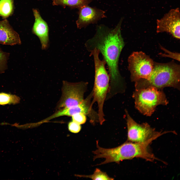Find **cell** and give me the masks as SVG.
<instances>
[{
  "instance_id": "cell-1",
  "label": "cell",
  "mask_w": 180,
  "mask_h": 180,
  "mask_svg": "<svg viewBox=\"0 0 180 180\" xmlns=\"http://www.w3.org/2000/svg\"><path fill=\"white\" fill-rule=\"evenodd\" d=\"M122 20V18L113 28L103 25L98 26L94 36L85 44L89 52L96 49L102 54L108 68L110 82L108 92L112 94L120 92L123 84L118 67L120 56L125 45L121 31Z\"/></svg>"
},
{
  "instance_id": "cell-2",
  "label": "cell",
  "mask_w": 180,
  "mask_h": 180,
  "mask_svg": "<svg viewBox=\"0 0 180 180\" xmlns=\"http://www.w3.org/2000/svg\"><path fill=\"white\" fill-rule=\"evenodd\" d=\"M180 66L174 60L166 63L154 62L153 71L147 80L135 82L136 89L152 86L160 89L166 87L179 88Z\"/></svg>"
},
{
  "instance_id": "cell-3",
  "label": "cell",
  "mask_w": 180,
  "mask_h": 180,
  "mask_svg": "<svg viewBox=\"0 0 180 180\" xmlns=\"http://www.w3.org/2000/svg\"><path fill=\"white\" fill-rule=\"evenodd\" d=\"M97 149L92 152L94 160L97 158H104V161L97 164L99 165L111 162L119 164L123 160L134 158H143L146 154V149L142 143L128 141L116 148H106L100 147L98 141H96Z\"/></svg>"
},
{
  "instance_id": "cell-4",
  "label": "cell",
  "mask_w": 180,
  "mask_h": 180,
  "mask_svg": "<svg viewBox=\"0 0 180 180\" xmlns=\"http://www.w3.org/2000/svg\"><path fill=\"white\" fill-rule=\"evenodd\" d=\"M90 55L93 57L95 68V76L93 92V100L91 106L96 102L98 107L99 122L102 125L105 120L103 112L104 102L108 91L110 78L105 68V61L99 57L100 52L94 49Z\"/></svg>"
},
{
  "instance_id": "cell-5",
  "label": "cell",
  "mask_w": 180,
  "mask_h": 180,
  "mask_svg": "<svg viewBox=\"0 0 180 180\" xmlns=\"http://www.w3.org/2000/svg\"><path fill=\"white\" fill-rule=\"evenodd\" d=\"M133 96L136 108L146 116H150L158 106L168 103L164 92L152 86L136 89Z\"/></svg>"
},
{
  "instance_id": "cell-6",
  "label": "cell",
  "mask_w": 180,
  "mask_h": 180,
  "mask_svg": "<svg viewBox=\"0 0 180 180\" xmlns=\"http://www.w3.org/2000/svg\"><path fill=\"white\" fill-rule=\"evenodd\" d=\"M128 62L132 81L135 82L149 78L153 70L154 62L149 56L142 51L134 52L128 57Z\"/></svg>"
},
{
  "instance_id": "cell-7",
  "label": "cell",
  "mask_w": 180,
  "mask_h": 180,
  "mask_svg": "<svg viewBox=\"0 0 180 180\" xmlns=\"http://www.w3.org/2000/svg\"><path fill=\"white\" fill-rule=\"evenodd\" d=\"M88 85L87 82H84L74 83L63 81L62 96L56 110L75 106L81 103L84 99Z\"/></svg>"
},
{
  "instance_id": "cell-8",
  "label": "cell",
  "mask_w": 180,
  "mask_h": 180,
  "mask_svg": "<svg viewBox=\"0 0 180 180\" xmlns=\"http://www.w3.org/2000/svg\"><path fill=\"white\" fill-rule=\"evenodd\" d=\"M127 119L128 141L134 142H142L153 138H157L162 134L170 132L156 131L148 124H140L136 122L125 110Z\"/></svg>"
},
{
  "instance_id": "cell-9",
  "label": "cell",
  "mask_w": 180,
  "mask_h": 180,
  "mask_svg": "<svg viewBox=\"0 0 180 180\" xmlns=\"http://www.w3.org/2000/svg\"><path fill=\"white\" fill-rule=\"evenodd\" d=\"M180 15L179 8L170 10L162 18L157 20L156 32H167L174 38L179 40Z\"/></svg>"
},
{
  "instance_id": "cell-10",
  "label": "cell",
  "mask_w": 180,
  "mask_h": 180,
  "mask_svg": "<svg viewBox=\"0 0 180 180\" xmlns=\"http://www.w3.org/2000/svg\"><path fill=\"white\" fill-rule=\"evenodd\" d=\"M78 9V16L76 24L77 28L80 29L86 27L90 24L96 23L101 18L106 17L104 11L88 5Z\"/></svg>"
},
{
  "instance_id": "cell-11",
  "label": "cell",
  "mask_w": 180,
  "mask_h": 180,
  "mask_svg": "<svg viewBox=\"0 0 180 180\" xmlns=\"http://www.w3.org/2000/svg\"><path fill=\"white\" fill-rule=\"evenodd\" d=\"M35 21L32 28V33L39 38L42 50L48 48L49 42V28L47 22L42 17L37 9L32 10Z\"/></svg>"
},
{
  "instance_id": "cell-12",
  "label": "cell",
  "mask_w": 180,
  "mask_h": 180,
  "mask_svg": "<svg viewBox=\"0 0 180 180\" xmlns=\"http://www.w3.org/2000/svg\"><path fill=\"white\" fill-rule=\"evenodd\" d=\"M0 44L10 46L21 44L19 34L6 19L0 21Z\"/></svg>"
},
{
  "instance_id": "cell-13",
  "label": "cell",
  "mask_w": 180,
  "mask_h": 180,
  "mask_svg": "<svg viewBox=\"0 0 180 180\" xmlns=\"http://www.w3.org/2000/svg\"><path fill=\"white\" fill-rule=\"evenodd\" d=\"M88 110L87 104L84 102H82L77 106L69 108H64L56 110V111L52 115L40 122L42 124L50 120L59 117L67 116H72L73 115L79 113L85 114H86Z\"/></svg>"
},
{
  "instance_id": "cell-14",
  "label": "cell",
  "mask_w": 180,
  "mask_h": 180,
  "mask_svg": "<svg viewBox=\"0 0 180 180\" xmlns=\"http://www.w3.org/2000/svg\"><path fill=\"white\" fill-rule=\"evenodd\" d=\"M92 1V0H53L52 4L53 6H68L72 8L79 9L88 5Z\"/></svg>"
},
{
  "instance_id": "cell-15",
  "label": "cell",
  "mask_w": 180,
  "mask_h": 180,
  "mask_svg": "<svg viewBox=\"0 0 180 180\" xmlns=\"http://www.w3.org/2000/svg\"><path fill=\"white\" fill-rule=\"evenodd\" d=\"M14 0H0V16L6 19L14 11Z\"/></svg>"
},
{
  "instance_id": "cell-16",
  "label": "cell",
  "mask_w": 180,
  "mask_h": 180,
  "mask_svg": "<svg viewBox=\"0 0 180 180\" xmlns=\"http://www.w3.org/2000/svg\"><path fill=\"white\" fill-rule=\"evenodd\" d=\"M20 98L14 95L3 92L0 93V105L15 104H18Z\"/></svg>"
},
{
  "instance_id": "cell-17",
  "label": "cell",
  "mask_w": 180,
  "mask_h": 180,
  "mask_svg": "<svg viewBox=\"0 0 180 180\" xmlns=\"http://www.w3.org/2000/svg\"><path fill=\"white\" fill-rule=\"evenodd\" d=\"M77 176L80 177L90 178L93 180H112L114 179L110 177L106 172L101 171L98 168H96L94 174L89 175H76Z\"/></svg>"
},
{
  "instance_id": "cell-18",
  "label": "cell",
  "mask_w": 180,
  "mask_h": 180,
  "mask_svg": "<svg viewBox=\"0 0 180 180\" xmlns=\"http://www.w3.org/2000/svg\"><path fill=\"white\" fill-rule=\"evenodd\" d=\"M10 54L3 51L0 48V74L4 73L7 68Z\"/></svg>"
},
{
  "instance_id": "cell-19",
  "label": "cell",
  "mask_w": 180,
  "mask_h": 180,
  "mask_svg": "<svg viewBox=\"0 0 180 180\" xmlns=\"http://www.w3.org/2000/svg\"><path fill=\"white\" fill-rule=\"evenodd\" d=\"M160 48L165 52V53H160L159 54L163 57H169L178 61H180V54L178 52H173L165 48L162 46H160Z\"/></svg>"
},
{
  "instance_id": "cell-20",
  "label": "cell",
  "mask_w": 180,
  "mask_h": 180,
  "mask_svg": "<svg viewBox=\"0 0 180 180\" xmlns=\"http://www.w3.org/2000/svg\"><path fill=\"white\" fill-rule=\"evenodd\" d=\"M86 115L82 113H79L72 115V121L80 124H84L86 120Z\"/></svg>"
},
{
  "instance_id": "cell-21",
  "label": "cell",
  "mask_w": 180,
  "mask_h": 180,
  "mask_svg": "<svg viewBox=\"0 0 180 180\" xmlns=\"http://www.w3.org/2000/svg\"><path fill=\"white\" fill-rule=\"evenodd\" d=\"M68 126L69 131L71 132L74 133L79 132L81 128L80 124L72 121L68 122Z\"/></svg>"
}]
</instances>
